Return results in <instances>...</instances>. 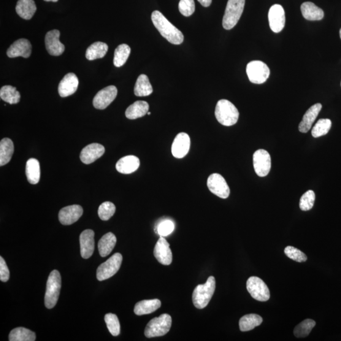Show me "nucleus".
Instances as JSON below:
<instances>
[{
	"mask_svg": "<svg viewBox=\"0 0 341 341\" xmlns=\"http://www.w3.org/2000/svg\"><path fill=\"white\" fill-rule=\"evenodd\" d=\"M152 21L161 36L173 45H179L183 42L184 36L179 29L173 26L163 14L158 10L154 11Z\"/></svg>",
	"mask_w": 341,
	"mask_h": 341,
	"instance_id": "nucleus-1",
	"label": "nucleus"
},
{
	"mask_svg": "<svg viewBox=\"0 0 341 341\" xmlns=\"http://www.w3.org/2000/svg\"><path fill=\"white\" fill-rule=\"evenodd\" d=\"M215 116L219 123L230 126L237 123L239 112L232 102L226 99L219 100L216 106Z\"/></svg>",
	"mask_w": 341,
	"mask_h": 341,
	"instance_id": "nucleus-2",
	"label": "nucleus"
},
{
	"mask_svg": "<svg viewBox=\"0 0 341 341\" xmlns=\"http://www.w3.org/2000/svg\"><path fill=\"white\" fill-rule=\"evenodd\" d=\"M216 290V280L213 276L208 278L207 282L204 284H199L195 288L192 300L193 303L198 309H203L207 307Z\"/></svg>",
	"mask_w": 341,
	"mask_h": 341,
	"instance_id": "nucleus-3",
	"label": "nucleus"
},
{
	"mask_svg": "<svg viewBox=\"0 0 341 341\" xmlns=\"http://www.w3.org/2000/svg\"><path fill=\"white\" fill-rule=\"evenodd\" d=\"M61 287V275L58 270H54L49 275L45 296V304L48 309L55 307L60 293Z\"/></svg>",
	"mask_w": 341,
	"mask_h": 341,
	"instance_id": "nucleus-4",
	"label": "nucleus"
},
{
	"mask_svg": "<svg viewBox=\"0 0 341 341\" xmlns=\"http://www.w3.org/2000/svg\"><path fill=\"white\" fill-rule=\"evenodd\" d=\"M245 0H228L223 19V26L231 30L239 21L244 10Z\"/></svg>",
	"mask_w": 341,
	"mask_h": 341,
	"instance_id": "nucleus-5",
	"label": "nucleus"
},
{
	"mask_svg": "<svg viewBox=\"0 0 341 341\" xmlns=\"http://www.w3.org/2000/svg\"><path fill=\"white\" fill-rule=\"evenodd\" d=\"M172 324V316L168 314H162L148 322L145 327V335L147 338L162 336L169 331Z\"/></svg>",
	"mask_w": 341,
	"mask_h": 341,
	"instance_id": "nucleus-6",
	"label": "nucleus"
},
{
	"mask_svg": "<svg viewBox=\"0 0 341 341\" xmlns=\"http://www.w3.org/2000/svg\"><path fill=\"white\" fill-rule=\"evenodd\" d=\"M123 257L120 253L114 254L107 261L100 265L97 269V279L99 281L108 280L115 275L122 263Z\"/></svg>",
	"mask_w": 341,
	"mask_h": 341,
	"instance_id": "nucleus-7",
	"label": "nucleus"
},
{
	"mask_svg": "<svg viewBox=\"0 0 341 341\" xmlns=\"http://www.w3.org/2000/svg\"><path fill=\"white\" fill-rule=\"evenodd\" d=\"M246 74L251 83L261 84L266 82L269 78L270 70L264 62L252 61L246 66Z\"/></svg>",
	"mask_w": 341,
	"mask_h": 341,
	"instance_id": "nucleus-8",
	"label": "nucleus"
},
{
	"mask_svg": "<svg viewBox=\"0 0 341 341\" xmlns=\"http://www.w3.org/2000/svg\"><path fill=\"white\" fill-rule=\"evenodd\" d=\"M246 288L251 297L257 301L267 302L270 299L269 289L261 278L255 276L249 278Z\"/></svg>",
	"mask_w": 341,
	"mask_h": 341,
	"instance_id": "nucleus-9",
	"label": "nucleus"
},
{
	"mask_svg": "<svg viewBox=\"0 0 341 341\" xmlns=\"http://www.w3.org/2000/svg\"><path fill=\"white\" fill-rule=\"evenodd\" d=\"M254 169L260 177H265L271 168V158L269 153L264 150L255 152L253 156Z\"/></svg>",
	"mask_w": 341,
	"mask_h": 341,
	"instance_id": "nucleus-10",
	"label": "nucleus"
},
{
	"mask_svg": "<svg viewBox=\"0 0 341 341\" xmlns=\"http://www.w3.org/2000/svg\"><path fill=\"white\" fill-rule=\"evenodd\" d=\"M207 187L212 194L221 199H227L229 196L230 189L226 181L218 173H214L208 177Z\"/></svg>",
	"mask_w": 341,
	"mask_h": 341,
	"instance_id": "nucleus-11",
	"label": "nucleus"
},
{
	"mask_svg": "<svg viewBox=\"0 0 341 341\" xmlns=\"http://www.w3.org/2000/svg\"><path fill=\"white\" fill-rule=\"evenodd\" d=\"M118 90L115 86L106 87L98 92L93 99V105L97 110H104L115 99Z\"/></svg>",
	"mask_w": 341,
	"mask_h": 341,
	"instance_id": "nucleus-12",
	"label": "nucleus"
},
{
	"mask_svg": "<svg viewBox=\"0 0 341 341\" xmlns=\"http://www.w3.org/2000/svg\"><path fill=\"white\" fill-rule=\"evenodd\" d=\"M269 22L270 29L275 33L283 31L285 26L286 17L283 7L280 5H273L269 10Z\"/></svg>",
	"mask_w": 341,
	"mask_h": 341,
	"instance_id": "nucleus-13",
	"label": "nucleus"
},
{
	"mask_svg": "<svg viewBox=\"0 0 341 341\" xmlns=\"http://www.w3.org/2000/svg\"><path fill=\"white\" fill-rule=\"evenodd\" d=\"M83 208L80 205H69V206L61 208L59 211V220L63 225H71L80 218L83 215Z\"/></svg>",
	"mask_w": 341,
	"mask_h": 341,
	"instance_id": "nucleus-14",
	"label": "nucleus"
},
{
	"mask_svg": "<svg viewBox=\"0 0 341 341\" xmlns=\"http://www.w3.org/2000/svg\"><path fill=\"white\" fill-rule=\"evenodd\" d=\"M60 32L58 30L48 32L45 37L46 48L50 55L58 56L65 51V46L59 41Z\"/></svg>",
	"mask_w": 341,
	"mask_h": 341,
	"instance_id": "nucleus-15",
	"label": "nucleus"
},
{
	"mask_svg": "<svg viewBox=\"0 0 341 341\" xmlns=\"http://www.w3.org/2000/svg\"><path fill=\"white\" fill-rule=\"evenodd\" d=\"M154 255L159 263L162 265H169L172 264V251L169 243L164 237H161L157 242L154 247Z\"/></svg>",
	"mask_w": 341,
	"mask_h": 341,
	"instance_id": "nucleus-16",
	"label": "nucleus"
},
{
	"mask_svg": "<svg viewBox=\"0 0 341 341\" xmlns=\"http://www.w3.org/2000/svg\"><path fill=\"white\" fill-rule=\"evenodd\" d=\"M190 147V139L186 133H180L175 137L173 141L172 152L176 158H184L188 153Z\"/></svg>",
	"mask_w": 341,
	"mask_h": 341,
	"instance_id": "nucleus-17",
	"label": "nucleus"
},
{
	"mask_svg": "<svg viewBox=\"0 0 341 341\" xmlns=\"http://www.w3.org/2000/svg\"><path fill=\"white\" fill-rule=\"evenodd\" d=\"M105 153L103 145L94 143L87 145L81 152L80 158L81 161L86 164H90L101 158Z\"/></svg>",
	"mask_w": 341,
	"mask_h": 341,
	"instance_id": "nucleus-18",
	"label": "nucleus"
},
{
	"mask_svg": "<svg viewBox=\"0 0 341 341\" xmlns=\"http://www.w3.org/2000/svg\"><path fill=\"white\" fill-rule=\"evenodd\" d=\"M32 53V45L29 40L20 39L13 42L8 49L7 55L9 58H13L22 56L28 58Z\"/></svg>",
	"mask_w": 341,
	"mask_h": 341,
	"instance_id": "nucleus-19",
	"label": "nucleus"
},
{
	"mask_svg": "<svg viewBox=\"0 0 341 341\" xmlns=\"http://www.w3.org/2000/svg\"><path fill=\"white\" fill-rule=\"evenodd\" d=\"M78 83V78L74 73L67 74L59 83V96L66 97L74 94L77 90Z\"/></svg>",
	"mask_w": 341,
	"mask_h": 341,
	"instance_id": "nucleus-20",
	"label": "nucleus"
},
{
	"mask_svg": "<svg viewBox=\"0 0 341 341\" xmlns=\"http://www.w3.org/2000/svg\"><path fill=\"white\" fill-rule=\"evenodd\" d=\"M80 254L82 258L88 259L93 255L94 251V232L86 229L80 236Z\"/></svg>",
	"mask_w": 341,
	"mask_h": 341,
	"instance_id": "nucleus-21",
	"label": "nucleus"
},
{
	"mask_svg": "<svg viewBox=\"0 0 341 341\" xmlns=\"http://www.w3.org/2000/svg\"><path fill=\"white\" fill-rule=\"evenodd\" d=\"M322 108V105L321 103H316L307 111L299 124V129L300 132L307 133L310 131L314 121L317 118Z\"/></svg>",
	"mask_w": 341,
	"mask_h": 341,
	"instance_id": "nucleus-22",
	"label": "nucleus"
},
{
	"mask_svg": "<svg viewBox=\"0 0 341 341\" xmlns=\"http://www.w3.org/2000/svg\"><path fill=\"white\" fill-rule=\"evenodd\" d=\"M140 160L135 156H126L121 158L116 164V169L119 173L128 175L136 172L140 166Z\"/></svg>",
	"mask_w": 341,
	"mask_h": 341,
	"instance_id": "nucleus-23",
	"label": "nucleus"
},
{
	"mask_svg": "<svg viewBox=\"0 0 341 341\" xmlns=\"http://www.w3.org/2000/svg\"><path fill=\"white\" fill-rule=\"evenodd\" d=\"M301 11L303 17L308 20H321L324 17V11L312 2L303 3L301 6Z\"/></svg>",
	"mask_w": 341,
	"mask_h": 341,
	"instance_id": "nucleus-24",
	"label": "nucleus"
},
{
	"mask_svg": "<svg viewBox=\"0 0 341 341\" xmlns=\"http://www.w3.org/2000/svg\"><path fill=\"white\" fill-rule=\"evenodd\" d=\"M161 306V302L158 299L143 300L135 305L134 312L137 315H147L155 312Z\"/></svg>",
	"mask_w": 341,
	"mask_h": 341,
	"instance_id": "nucleus-25",
	"label": "nucleus"
},
{
	"mask_svg": "<svg viewBox=\"0 0 341 341\" xmlns=\"http://www.w3.org/2000/svg\"><path fill=\"white\" fill-rule=\"evenodd\" d=\"M150 105L146 101H138L130 105L125 112L126 117L130 120L142 118L148 112Z\"/></svg>",
	"mask_w": 341,
	"mask_h": 341,
	"instance_id": "nucleus-26",
	"label": "nucleus"
},
{
	"mask_svg": "<svg viewBox=\"0 0 341 341\" xmlns=\"http://www.w3.org/2000/svg\"><path fill=\"white\" fill-rule=\"evenodd\" d=\"M36 10V5L34 0H19L16 6L17 14L25 20L31 19Z\"/></svg>",
	"mask_w": 341,
	"mask_h": 341,
	"instance_id": "nucleus-27",
	"label": "nucleus"
},
{
	"mask_svg": "<svg viewBox=\"0 0 341 341\" xmlns=\"http://www.w3.org/2000/svg\"><path fill=\"white\" fill-rule=\"evenodd\" d=\"M116 238L112 232H108L99 241L98 250L102 257L109 255L116 245Z\"/></svg>",
	"mask_w": 341,
	"mask_h": 341,
	"instance_id": "nucleus-28",
	"label": "nucleus"
},
{
	"mask_svg": "<svg viewBox=\"0 0 341 341\" xmlns=\"http://www.w3.org/2000/svg\"><path fill=\"white\" fill-rule=\"evenodd\" d=\"M26 173L30 183L36 185L39 183L40 177L39 162L34 158L29 159L26 163Z\"/></svg>",
	"mask_w": 341,
	"mask_h": 341,
	"instance_id": "nucleus-29",
	"label": "nucleus"
},
{
	"mask_svg": "<svg viewBox=\"0 0 341 341\" xmlns=\"http://www.w3.org/2000/svg\"><path fill=\"white\" fill-rule=\"evenodd\" d=\"M14 152V145L12 140L5 138L0 142V166L9 163Z\"/></svg>",
	"mask_w": 341,
	"mask_h": 341,
	"instance_id": "nucleus-30",
	"label": "nucleus"
},
{
	"mask_svg": "<svg viewBox=\"0 0 341 341\" xmlns=\"http://www.w3.org/2000/svg\"><path fill=\"white\" fill-rule=\"evenodd\" d=\"M153 89L147 75L142 74L138 77L134 88L135 96L144 97L153 93Z\"/></svg>",
	"mask_w": 341,
	"mask_h": 341,
	"instance_id": "nucleus-31",
	"label": "nucleus"
},
{
	"mask_svg": "<svg viewBox=\"0 0 341 341\" xmlns=\"http://www.w3.org/2000/svg\"><path fill=\"white\" fill-rule=\"evenodd\" d=\"M263 322V318L257 314H248L242 316L239 322L240 329L242 332H247L255 329Z\"/></svg>",
	"mask_w": 341,
	"mask_h": 341,
	"instance_id": "nucleus-32",
	"label": "nucleus"
},
{
	"mask_svg": "<svg viewBox=\"0 0 341 341\" xmlns=\"http://www.w3.org/2000/svg\"><path fill=\"white\" fill-rule=\"evenodd\" d=\"M108 46L104 42H96L92 44L86 51V57L88 60L102 58L106 55Z\"/></svg>",
	"mask_w": 341,
	"mask_h": 341,
	"instance_id": "nucleus-33",
	"label": "nucleus"
},
{
	"mask_svg": "<svg viewBox=\"0 0 341 341\" xmlns=\"http://www.w3.org/2000/svg\"><path fill=\"white\" fill-rule=\"evenodd\" d=\"M0 97L10 104H15L20 101V94L14 87L5 86L0 90Z\"/></svg>",
	"mask_w": 341,
	"mask_h": 341,
	"instance_id": "nucleus-34",
	"label": "nucleus"
},
{
	"mask_svg": "<svg viewBox=\"0 0 341 341\" xmlns=\"http://www.w3.org/2000/svg\"><path fill=\"white\" fill-rule=\"evenodd\" d=\"M36 339V334L24 327L13 329L9 334L10 341H34Z\"/></svg>",
	"mask_w": 341,
	"mask_h": 341,
	"instance_id": "nucleus-35",
	"label": "nucleus"
},
{
	"mask_svg": "<svg viewBox=\"0 0 341 341\" xmlns=\"http://www.w3.org/2000/svg\"><path fill=\"white\" fill-rule=\"evenodd\" d=\"M131 49L129 45L122 44L116 48L114 55L113 63L116 67H121L126 63L130 55Z\"/></svg>",
	"mask_w": 341,
	"mask_h": 341,
	"instance_id": "nucleus-36",
	"label": "nucleus"
},
{
	"mask_svg": "<svg viewBox=\"0 0 341 341\" xmlns=\"http://www.w3.org/2000/svg\"><path fill=\"white\" fill-rule=\"evenodd\" d=\"M316 322L312 319H306L295 327L294 334L297 338H302L308 336L313 327L315 326Z\"/></svg>",
	"mask_w": 341,
	"mask_h": 341,
	"instance_id": "nucleus-37",
	"label": "nucleus"
},
{
	"mask_svg": "<svg viewBox=\"0 0 341 341\" xmlns=\"http://www.w3.org/2000/svg\"><path fill=\"white\" fill-rule=\"evenodd\" d=\"M332 126L329 119H320L313 127L312 134L313 137L318 138L328 134Z\"/></svg>",
	"mask_w": 341,
	"mask_h": 341,
	"instance_id": "nucleus-38",
	"label": "nucleus"
},
{
	"mask_svg": "<svg viewBox=\"0 0 341 341\" xmlns=\"http://www.w3.org/2000/svg\"><path fill=\"white\" fill-rule=\"evenodd\" d=\"M104 321L108 330L113 336H117L120 333V324L118 316L113 313H107Z\"/></svg>",
	"mask_w": 341,
	"mask_h": 341,
	"instance_id": "nucleus-39",
	"label": "nucleus"
},
{
	"mask_svg": "<svg viewBox=\"0 0 341 341\" xmlns=\"http://www.w3.org/2000/svg\"><path fill=\"white\" fill-rule=\"evenodd\" d=\"M115 205L112 202H103L99 207V217L102 221H108L115 215Z\"/></svg>",
	"mask_w": 341,
	"mask_h": 341,
	"instance_id": "nucleus-40",
	"label": "nucleus"
},
{
	"mask_svg": "<svg viewBox=\"0 0 341 341\" xmlns=\"http://www.w3.org/2000/svg\"><path fill=\"white\" fill-rule=\"evenodd\" d=\"M315 200V194L312 190L305 192L300 199V207L303 211L312 209Z\"/></svg>",
	"mask_w": 341,
	"mask_h": 341,
	"instance_id": "nucleus-41",
	"label": "nucleus"
},
{
	"mask_svg": "<svg viewBox=\"0 0 341 341\" xmlns=\"http://www.w3.org/2000/svg\"><path fill=\"white\" fill-rule=\"evenodd\" d=\"M284 253L288 258L297 262H304L307 260V255L303 251L293 246H287L284 249Z\"/></svg>",
	"mask_w": 341,
	"mask_h": 341,
	"instance_id": "nucleus-42",
	"label": "nucleus"
},
{
	"mask_svg": "<svg viewBox=\"0 0 341 341\" xmlns=\"http://www.w3.org/2000/svg\"><path fill=\"white\" fill-rule=\"evenodd\" d=\"M178 8L181 14L185 17H189L196 10L194 0H180Z\"/></svg>",
	"mask_w": 341,
	"mask_h": 341,
	"instance_id": "nucleus-43",
	"label": "nucleus"
},
{
	"mask_svg": "<svg viewBox=\"0 0 341 341\" xmlns=\"http://www.w3.org/2000/svg\"><path fill=\"white\" fill-rule=\"evenodd\" d=\"M175 229V224L170 220H165L159 223L158 226V232L161 237H164L172 234Z\"/></svg>",
	"mask_w": 341,
	"mask_h": 341,
	"instance_id": "nucleus-44",
	"label": "nucleus"
},
{
	"mask_svg": "<svg viewBox=\"0 0 341 341\" xmlns=\"http://www.w3.org/2000/svg\"><path fill=\"white\" fill-rule=\"evenodd\" d=\"M10 271L6 262L2 257H0V280L6 283L9 280Z\"/></svg>",
	"mask_w": 341,
	"mask_h": 341,
	"instance_id": "nucleus-45",
	"label": "nucleus"
},
{
	"mask_svg": "<svg viewBox=\"0 0 341 341\" xmlns=\"http://www.w3.org/2000/svg\"><path fill=\"white\" fill-rule=\"evenodd\" d=\"M198 2L204 7H208L212 4V0H198Z\"/></svg>",
	"mask_w": 341,
	"mask_h": 341,
	"instance_id": "nucleus-46",
	"label": "nucleus"
},
{
	"mask_svg": "<svg viewBox=\"0 0 341 341\" xmlns=\"http://www.w3.org/2000/svg\"><path fill=\"white\" fill-rule=\"evenodd\" d=\"M45 2H57L58 0H44Z\"/></svg>",
	"mask_w": 341,
	"mask_h": 341,
	"instance_id": "nucleus-47",
	"label": "nucleus"
},
{
	"mask_svg": "<svg viewBox=\"0 0 341 341\" xmlns=\"http://www.w3.org/2000/svg\"><path fill=\"white\" fill-rule=\"evenodd\" d=\"M339 34H340V37L341 39V29H340Z\"/></svg>",
	"mask_w": 341,
	"mask_h": 341,
	"instance_id": "nucleus-48",
	"label": "nucleus"
},
{
	"mask_svg": "<svg viewBox=\"0 0 341 341\" xmlns=\"http://www.w3.org/2000/svg\"><path fill=\"white\" fill-rule=\"evenodd\" d=\"M151 112H148V113H147V115H151Z\"/></svg>",
	"mask_w": 341,
	"mask_h": 341,
	"instance_id": "nucleus-49",
	"label": "nucleus"
},
{
	"mask_svg": "<svg viewBox=\"0 0 341 341\" xmlns=\"http://www.w3.org/2000/svg\"><path fill=\"white\" fill-rule=\"evenodd\" d=\"M340 85H341V83H340Z\"/></svg>",
	"mask_w": 341,
	"mask_h": 341,
	"instance_id": "nucleus-50",
	"label": "nucleus"
}]
</instances>
